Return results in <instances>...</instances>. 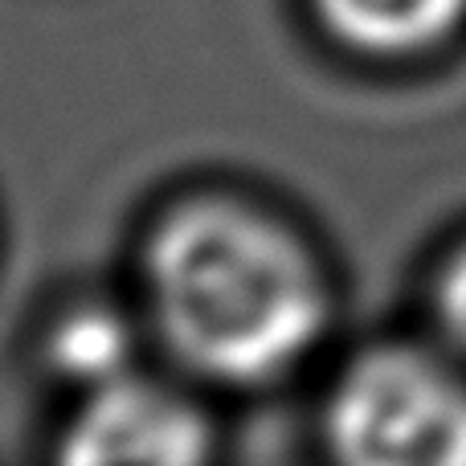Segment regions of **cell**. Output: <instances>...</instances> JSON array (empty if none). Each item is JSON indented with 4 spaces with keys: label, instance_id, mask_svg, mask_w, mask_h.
Segmentation results:
<instances>
[{
    "label": "cell",
    "instance_id": "obj_2",
    "mask_svg": "<svg viewBox=\"0 0 466 466\" xmlns=\"http://www.w3.org/2000/svg\"><path fill=\"white\" fill-rule=\"evenodd\" d=\"M328 434L360 466H466V385L421 352L380 348L344 372Z\"/></svg>",
    "mask_w": 466,
    "mask_h": 466
},
{
    "label": "cell",
    "instance_id": "obj_1",
    "mask_svg": "<svg viewBox=\"0 0 466 466\" xmlns=\"http://www.w3.org/2000/svg\"><path fill=\"white\" fill-rule=\"evenodd\" d=\"M147 290L168 344L238 385L279 377L323 328L303 246L233 201H193L164 218L147 246Z\"/></svg>",
    "mask_w": 466,
    "mask_h": 466
},
{
    "label": "cell",
    "instance_id": "obj_3",
    "mask_svg": "<svg viewBox=\"0 0 466 466\" xmlns=\"http://www.w3.org/2000/svg\"><path fill=\"white\" fill-rule=\"evenodd\" d=\"M209 451L205 426L172 393L139 380L95 389L70 426L62 459L70 462H197Z\"/></svg>",
    "mask_w": 466,
    "mask_h": 466
},
{
    "label": "cell",
    "instance_id": "obj_5",
    "mask_svg": "<svg viewBox=\"0 0 466 466\" xmlns=\"http://www.w3.org/2000/svg\"><path fill=\"white\" fill-rule=\"evenodd\" d=\"M131 360V331L119 315L103 307L66 315L49 336V364L57 377L74 380L82 389H103L127 372Z\"/></svg>",
    "mask_w": 466,
    "mask_h": 466
},
{
    "label": "cell",
    "instance_id": "obj_6",
    "mask_svg": "<svg viewBox=\"0 0 466 466\" xmlns=\"http://www.w3.org/2000/svg\"><path fill=\"white\" fill-rule=\"evenodd\" d=\"M438 315L454 336V344L466 348V246L454 254V262L446 266L442 282H438Z\"/></svg>",
    "mask_w": 466,
    "mask_h": 466
},
{
    "label": "cell",
    "instance_id": "obj_4",
    "mask_svg": "<svg viewBox=\"0 0 466 466\" xmlns=\"http://www.w3.org/2000/svg\"><path fill=\"white\" fill-rule=\"evenodd\" d=\"M331 33L369 54L434 46L466 13V0H315Z\"/></svg>",
    "mask_w": 466,
    "mask_h": 466
}]
</instances>
